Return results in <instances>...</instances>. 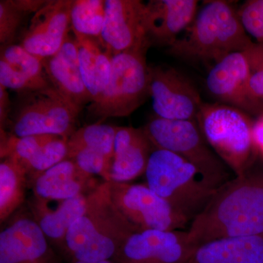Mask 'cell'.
I'll list each match as a JSON object with an SVG mask.
<instances>
[{"label":"cell","instance_id":"6da1fadb","mask_svg":"<svg viewBox=\"0 0 263 263\" xmlns=\"http://www.w3.org/2000/svg\"><path fill=\"white\" fill-rule=\"evenodd\" d=\"M187 233L195 248L217 238L263 235V169L252 166L217 189Z\"/></svg>","mask_w":263,"mask_h":263},{"label":"cell","instance_id":"7a4b0ae2","mask_svg":"<svg viewBox=\"0 0 263 263\" xmlns=\"http://www.w3.org/2000/svg\"><path fill=\"white\" fill-rule=\"evenodd\" d=\"M138 231L116 206L104 181L88 193L86 210L69 230L60 257L68 263L112 259Z\"/></svg>","mask_w":263,"mask_h":263},{"label":"cell","instance_id":"3957f363","mask_svg":"<svg viewBox=\"0 0 263 263\" xmlns=\"http://www.w3.org/2000/svg\"><path fill=\"white\" fill-rule=\"evenodd\" d=\"M254 41L246 32L238 10L228 2L209 1L167 53L195 61H220L230 53L245 51Z\"/></svg>","mask_w":263,"mask_h":263},{"label":"cell","instance_id":"277c9868","mask_svg":"<svg viewBox=\"0 0 263 263\" xmlns=\"http://www.w3.org/2000/svg\"><path fill=\"white\" fill-rule=\"evenodd\" d=\"M144 175L147 186L190 224L201 214L217 190L201 179L193 164L160 148H154Z\"/></svg>","mask_w":263,"mask_h":263},{"label":"cell","instance_id":"5b68a950","mask_svg":"<svg viewBox=\"0 0 263 263\" xmlns=\"http://www.w3.org/2000/svg\"><path fill=\"white\" fill-rule=\"evenodd\" d=\"M202 136L234 176L253 166L256 151L248 114L220 103L202 104L196 119Z\"/></svg>","mask_w":263,"mask_h":263},{"label":"cell","instance_id":"8992f818","mask_svg":"<svg viewBox=\"0 0 263 263\" xmlns=\"http://www.w3.org/2000/svg\"><path fill=\"white\" fill-rule=\"evenodd\" d=\"M143 129L155 148L169 151L187 161L212 187L217 190L233 179L228 166L205 141L197 121L169 120L155 116Z\"/></svg>","mask_w":263,"mask_h":263},{"label":"cell","instance_id":"52a82bcc","mask_svg":"<svg viewBox=\"0 0 263 263\" xmlns=\"http://www.w3.org/2000/svg\"><path fill=\"white\" fill-rule=\"evenodd\" d=\"M81 110L53 86L17 95L8 126L11 136L53 135L69 139Z\"/></svg>","mask_w":263,"mask_h":263},{"label":"cell","instance_id":"ba28073f","mask_svg":"<svg viewBox=\"0 0 263 263\" xmlns=\"http://www.w3.org/2000/svg\"><path fill=\"white\" fill-rule=\"evenodd\" d=\"M146 51H132L114 55L110 81L98 102L89 107L98 122L108 118L130 115L149 97V66Z\"/></svg>","mask_w":263,"mask_h":263},{"label":"cell","instance_id":"9c48e42d","mask_svg":"<svg viewBox=\"0 0 263 263\" xmlns=\"http://www.w3.org/2000/svg\"><path fill=\"white\" fill-rule=\"evenodd\" d=\"M108 182L114 203L139 231L183 230L190 223L146 183Z\"/></svg>","mask_w":263,"mask_h":263},{"label":"cell","instance_id":"30bf717a","mask_svg":"<svg viewBox=\"0 0 263 263\" xmlns=\"http://www.w3.org/2000/svg\"><path fill=\"white\" fill-rule=\"evenodd\" d=\"M149 97L155 116L196 121L203 102L190 80L174 67L149 66Z\"/></svg>","mask_w":263,"mask_h":263},{"label":"cell","instance_id":"8fae6325","mask_svg":"<svg viewBox=\"0 0 263 263\" xmlns=\"http://www.w3.org/2000/svg\"><path fill=\"white\" fill-rule=\"evenodd\" d=\"M105 24L100 42L112 55L148 51L146 3L140 0H106Z\"/></svg>","mask_w":263,"mask_h":263},{"label":"cell","instance_id":"7c38bea8","mask_svg":"<svg viewBox=\"0 0 263 263\" xmlns=\"http://www.w3.org/2000/svg\"><path fill=\"white\" fill-rule=\"evenodd\" d=\"M10 218L0 233V263H63L32 214Z\"/></svg>","mask_w":263,"mask_h":263},{"label":"cell","instance_id":"4fadbf2b","mask_svg":"<svg viewBox=\"0 0 263 263\" xmlns=\"http://www.w3.org/2000/svg\"><path fill=\"white\" fill-rule=\"evenodd\" d=\"M195 247L187 230H143L133 233L111 259L114 263H183Z\"/></svg>","mask_w":263,"mask_h":263},{"label":"cell","instance_id":"5bb4252c","mask_svg":"<svg viewBox=\"0 0 263 263\" xmlns=\"http://www.w3.org/2000/svg\"><path fill=\"white\" fill-rule=\"evenodd\" d=\"M72 3L73 0H48L33 15L21 46L43 60L58 53L70 34Z\"/></svg>","mask_w":263,"mask_h":263},{"label":"cell","instance_id":"9a60e30c","mask_svg":"<svg viewBox=\"0 0 263 263\" xmlns=\"http://www.w3.org/2000/svg\"><path fill=\"white\" fill-rule=\"evenodd\" d=\"M250 66L245 51L234 52L216 62L208 73V91L219 103L254 114L249 101Z\"/></svg>","mask_w":263,"mask_h":263},{"label":"cell","instance_id":"2e32d148","mask_svg":"<svg viewBox=\"0 0 263 263\" xmlns=\"http://www.w3.org/2000/svg\"><path fill=\"white\" fill-rule=\"evenodd\" d=\"M195 0H151L146 3L145 23L151 46H172L197 13Z\"/></svg>","mask_w":263,"mask_h":263},{"label":"cell","instance_id":"e0dca14e","mask_svg":"<svg viewBox=\"0 0 263 263\" xmlns=\"http://www.w3.org/2000/svg\"><path fill=\"white\" fill-rule=\"evenodd\" d=\"M43 67L52 86L81 111L92 103L81 76L74 34H69L58 53L43 60Z\"/></svg>","mask_w":263,"mask_h":263},{"label":"cell","instance_id":"ac0fdd59","mask_svg":"<svg viewBox=\"0 0 263 263\" xmlns=\"http://www.w3.org/2000/svg\"><path fill=\"white\" fill-rule=\"evenodd\" d=\"M154 148L143 128L118 127L110 181L127 183L144 175Z\"/></svg>","mask_w":263,"mask_h":263},{"label":"cell","instance_id":"d6986e66","mask_svg":"<svg viewBox=\"0 0 263 263\" xmlns=\"http://www.w3.org/2000/svg\"><path fill=\"white\" fill-rule=\"evenodd\" d=\"M87 196L88 194H83L56 200V207H51L47 200L35 197L29 202L33 218L60 256L71 226L86 210Z\"/></svg>","mask_w":263,"mask_h":263},{"label":"cell","instance_id":"ffe728a7","mask_svg":"<svg viewBox=\"0 0 263 263\" xmlns=\"http://www.w3.org/2000/svg\"><path fill=\"white\" fill-rule=\"evenodd\" d=\"M183 263H263V235L210 240L197 246Z\"/></svg>","mask_w":263,"mask_h":263},{"label":"cell","instance_id":"44dd1931","mask_svg":"<svg viewBox=\"0 0 263 263\" xmlns=\"http://www.w3.org/2000/svg\"><path fill=\"white\" fill-rule=\"evenodd\" d=\"M34 179V197L62 200L85 194L92 176L84 174L72 160H65Z\"/></svg>","mask_w":263,"mask_h":263},{"label":"cell","instance_id":"7402d4cb","mask_svg":"<svg viewBox=\"0 0 263 263\" xmlns=\"http://www.w3.org/2000/svg\"><path fill=\"white\" fill-rule=\"evenodd\" d=\"M79 67L92 103L98 102L108 87L113 55L98 40L74 34Z\"/></svg>","mask_w":263,"mask_h":263},{"label":"cell","instance_id":"603a6c76","mask_svg":"<svg viewBox=\"0 0 263 263\" xmlns=\"http://www.w3.org/2000/svg\"><path fill=\"white\" fill-rule=\"evenodd\" d=\"M28 171L16 160L2 159L0 163V222L10 219L25 200Z\"/></svg>","mask_w":263,"mask_h":263},{"label":"cell","instance_id":"cb8c5ba5","mask_svg":"<svg viewBox=\"0 0 263 263\" xmlns=\"http://www.w3.org/2000/svg\"><path fill=\"white\" fill-rule=\"evenodd\" d=\"M117 128V126L96 122L76 129L67 140L66 160H70L79 150L88 148L100 152L114 161Z\"/></svg>","mask_w":263,"mask_h":263},{"label":"cell","instance_id":"d4e9b609","mask_svg":"<svg viewBox=\"0 0 263 263\" xmlns=\"http://www.w3.org/2000/svg\"><path fill=\"white\" fill-rule=\"evenodd\" d=\"M106 0H73L71 31L91 39L101 40L105 19Z\"/></svg>","mask_w":263,"mask_h":263},{"label":"cell","instance_id":"484cf974","mask_svg":"<svg viewBox=\"0 0 263 263\" xmlns=\"http://www.w3.org/2000/svg\"><path fill=\"white\" fill-rule=\"evenodd\" d=\"M48 0H1L0 1V43H13L18 29L27 15L37 13Z\"/></svg>","mask_w":263,"mask_h":263},{"label":"cell","instance_id":"4316f807","mask_svg":"<svg viewBox=\"0 0 263 263\" xmlns=\"http://www.w3.org/2000/svg\"><path fill=\"white\" fill-rule=\"evenodd\" d=\"M0 56V60H4L15 70L41 87L52 86L45 72L43 59L29 53L20 44L12 43L1 46Z\"/></svg>","mask_w":263,"mask_h":263},{"label":"cell","instance_id":"83f0119b","mask_svg":"<svg viewBox=\"0 0 263 263\" xmlns=\"http://www.w3.org/2000/svg\"><path fill=\"white\" fill-rule=\"evenodd\" d=\"M250 66L248 86L249 101L254 114L263 113V45L253 43L245 51Z\"/></svg>","mask_w":263,"mask_h":263},{"label":"cell","instance_id":"f1b7e54d","mask_svg":"<svg viewBox=\"0 0 263 263\" xmlns=\"http://www.w3.org/2000/svg\"><path fill=\"white\" fill-rule=\"evenodd\" d=\"M67 155V139L58 136L41 147L31 160L22 165L27 169L29 176H32L33 179L66 160Z\"/></svg>","mask_w":263,"mask_h":263},{"label":"cell","instance_id":"f546056e","mask_svg":"<svg viewBox=\"0 0 263 263\" xmlns=\"http://www.w3.org/2000/svg\"><path fill=\"white\" fill-rule=\"evenodd\" d=\"M72 160L75 162L81 171L90 176H99L103 178L105 181H110L113 161L109 160L103 154L88 148H83L76 152L72 156Z\"/></svg>","mask_w":263,"mask_h":263},{"label":"cell","instance_id":"4dcf8cb0","mask_svg":"<svg viewBox=\"0 0 263 263\" xmlns=\"http://www.w3.org/2000/svg\"><path fill=\"white\" fill-rule=\"evenodd\" d=\"M246 32L254 43L263 45V0H249L238 10Z\"/></svg>","mask_w":263,"mask_h":263},{"label":"cell","instance_id":"1f68e13d","mask_svg":"<svg viewBox=\"0 0 263 263\" xmlns=\"http://www.w3.org/2000/svg\"><path fill=\"white\" fill-rule=\"evenodd\" d=\"M0 86L7 89L13 90L16 91L17 94L45 89L29 80L9 64L2 60H0Z\"/></svg>","mask_w":263,"mask_h":263},{"label":"cell","instance_id":"d6a6232c","mask_svg":"<svg viewBox=\"0 0 263 263\" xmlns=\"http://www.w3.org/2000/svg\"><path fill=\"white\" fill-rule=\"evenodd\" d=\"M12 103L7 89L0 86V130L5 131L11 113Z\"/></svg>","mask_w":263,"mask_h":263},{"label":"cell","instance_id":"836d02e7","mask_svg":"<svg viewBox=\"0 0 263 263\" xmlns=\"http://www.w3.org/2000/svg\"><path fill=\"white\" fill-rule=\"evenodd\" d=\"M252 138L256 153L259 154L263 158V113L253 122Z\"/></svg>","mask_w":263,"mask_h":263},{"label":"cell","instance_id":"e575fe53","mask_svg":"<svg viewBox=\"0 0 263 263\" xmlns=\"http://www.w3.org/2000/svg\"><path fill=\"white\" fill-rule=\"evenodd\" d=\"M73 263H114L111 259L108 260L98 261V262H76Z\"/></svg>","mask_w":263,"mask_h":263}]
</instances>
